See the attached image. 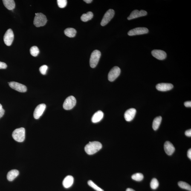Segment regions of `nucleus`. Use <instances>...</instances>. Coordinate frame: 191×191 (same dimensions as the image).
Masks as SVG:
<instances>
[{
  "label": "nucleus",
  "mask_w": 191,
  "mask_h": 191,
  "mask_svg": "<svg viewBox=\"0 0 191 191\" xmlns=\"http://www.w3.org/2000/svg\"><path fill=\"white\" fill-rule=\"evenodd\" d=\"M88 185L90 186V187L94 189L96 191H104L103 189H101L99 187V186L96 185L95 183H94L92 181H91V180H90V181H88Z\"/></svg>",
  "instance_id": "bb28decb"
},
{
  "label": "nucleus",
  "mask_w": 191,
  "mask_h": 191,
  "mask_svg": "<svg viewBox=\"0 0 191 191\" xmlns=\"http://www.w3.org/2000/svg\"><path fill=\"white\" fill-rule=\"evenodd\" d=\"M14 39V34L13 30L11 29H9L6 32L4 36V43L7 46H10L11 45Z\"/></svg>",
  "instance_id": "6e6552de"
},
{
  "label": "nucleus",
  "mask_w": 191,
  "mask_h": 191,
  "mask_svg": "<svg viewBox=\"0 0 191 191\" xmlns=\"http://www.w3.org/2000/svg\"><path fill=\"white\" fill-rule=\"evenodd\" d=\"M5 7L9 10H13L15 8V4L13 0H3Z\"/></svg>",
  "instance_id": "aec40b11"
},
{
  "label": "nucleus",
  "mask_w": 191,
  "mask_h": 191,
  "mask_svg": "<svg viewBox=\"0 0 191 191\" xmlns=\"http://www.w3.org/2000/svg\"><path fill=\"white\" fill-rule=\"evenodd\" d=\"M46 105L45 104H41L38 105L35 109L34 112V117L35 119H38L42 115L46 109Z\"/></svg>",
  "instance_id": "9b49d317"
},
{
  "label": "nucleus",
  "mask_w": 191,
  "mask_h": 191,
  "mask_svg": "<svg viewBox=\"0 0 191 191\" xmlns=\"http://www.w3.org/2000/svg\"><path fill=\"white\" fill-rule=\"evenodd\" d=\"M10 88L21 92H24L27 91L26 86L18 82H8Z\"/></svg>",
  "instance_id": "1a4fd4ad"
},
{
  "label": "nucleus",
  "mask_w": 191,
  "mask_h": 191,
  "mask_svg": "<svg viewBox=\"0 0 191 191\" xmlns=\"http://www.w3.org/2000/svg\"><path fill=\"white\" fill-rule=\"evenodd\" d=\"M2 109V105H1V104H0V110H1V109Z\"/></svg>",
  "instance_id": "4c0bfd02"
},
{
  "label": "nucleus",
  "mask_w": 191,
  "mask_h": 191,
  "mask_svg": "<svg viewBox=\"0 0 191 191\" xmlns=\"http://www.w3.org/2000/svg\"><path fill=\"white\" fill-rule=\"evenodd\" d=\"M178 185L182 189L191 191V186L185 182L180 181L178 183Z\"/></svg>",
  "instance_id": "b1692460"
},
{
  "label": "nucleus",
  "mask_w": 191,
  "mask_h": 191,
  "mask_svg": "<svg viewBox=\"0 0 191 191\" xmlns=\"http://www.w3.org/2000/svg\"><path fill=\"white\" fill-rule=\"evenodd\" d=\"M126 191H135L134 189L131 188H128L126 189Z\"/></svg>",
  "instance_id": "e433bc0d"
},
{
  "label": "nucleus",
  "mask_w": 191,
  "mask_h": 191,
  "mask_svg": "<svg viewBox=\"0 0 191 191\" xmlns=\"http://www.w3.org/2000/svg\"><path fill=\"white\" fill-rule=\"evenodd\" d=\"M143 175L141 173H136L134 174L132 176V179L137 181H140L143 180Z\"/></svg>",
  "instance_id": "a878e982"
},
{
  "label": "nucleus",
  "mask_w": 191,
  "mask_h": 191,
  "mask_svg": "<svg viewBox=\"0 0 191 191\" xmlns=\"http://www.w3.org/2000/svg\"><path fill=\"white\" fill-rule=\"evenodd\" d=\"M153 56L159 60H163L167 57L165 52L160 50H154L152 51Z\"/></svg>",
  "instance_id": "ddd939ff"
},
{
  "label": "nucleus",
  "mask_w": 191,
  "mask_h": 191,
  "mask_svg": "<svg viewBox=\"0 0 191 191\" xmlns=\"http://www.w3.org/2000/svg\"><path fill=\"white\" fill-rule=\"evenodd\" d=\"M187 156L188 157L189 159H190L191 160V149H189V150L188 151L187 153Z\"/></svg>",
  "instance_id": "f704fd0d"
},
{
  "label": "nucleus",
  "mask_w": 191,
  "mask_h": 191,
  "mask_svg": "<svg viewBox=\"0 0 191 191\" xmlns=\"http://www.w3.org/2000/svg\"><path fill=\"white\" fill-rule=\"evenodd\" d=\"M185 106L187 107H191V102L190 101H186L184 103Z\"/></svg>",
  "instance_id": "473e14b6"
},
{
  "label": "nucleus",
  "mask_w": 191,
  "mask_h": 191,
  "mask_svg": "<svg viewBox=\"0 0 191 191\" xmlns=\"http://www.w3.org/2000/svg\"><path fill=\"white\" fill-rule=\"evenodd\" d=\"M93 13L92 12L89 11L86 13H84L81 17V20L83 22H87L91 20L93 17Z\"/></svg>",
  "instance_id": "5701e85b"
},
{
  "label": "nucleus",
  "mask_w": 191,
  "mask_h": 191,
  "mask_svg": "<svg viewBox=\"0 0 191 191\" xmlns=\"http://www.w3.org/2000/svg\"><path fill=\"white\" fill-rule=\"evenodd\" d=\"M164 148L165 152L169 155H171L175 150L173 145L170 142L168 141L165 143Z\"/></svg>",
  "instance_id": "dca6fc26"
},
{
  "label": "nucleus",
  "mask_w": 191,
  "mask_h": 191,
  "mask_svg": "<svg viewBox=\"0 0 191 191\" xmlns=\"http://www.w3.org/2000/svg\"><path fill=\"white\" fill-rule=\"evenodd\" d=\"M7 67V65L5 63L0 62V69H5Z\"/></svg>",
  "instance_id": "7c9ffc66"
},
{
  "label": "nucleus",
  "mask_w": 191,
  "mask_h": 191,
  "mask_svg": "<svg viewBox=\"0 0 191 191\" xmlns=\"http://www.w3.org/2000/svg\"><path fill=\"white\" fill-rule=\"evenodd\" d=\"M136 113V110L134 108H130L127 110L124 114L125 120L127 121H130L134 118Z\"/></svg>",
  "instance_id": "4468645a"
},
{
  "label": "nucleus",
  "mask_w": 191,
  "mask_h": 191,
  "mask_svg": "<svg viewBox=\"0 0 191 191\" xmlns=\"http://www.w3.org/2000/svg\"><path fill=\"white\" fill-rule=\"evenodd\" d=\"M150 186L152 189L154 190L157 189L159 186V183L158 180L156 178H153L151 182Z\"/></svg>",
  "instance_id": "cd10ccee"
},
{
  "label": "nucleus",
  "mask_w": 191,
  "mask_h": 191,
  "mask_svg": "<svg viewBox=\"0 0 191 191\" xmlns=\"http://www.w3.org/2000/svg\"><path fill=\"white\" fill-rule=\"evenodd\" d=\"M76 102V99L74 96H69L67 98L64 102L63 108L66 110L71 109L75 106Z\"/></svg>",
  "instance_id": "39448f33"
},
{
  "label": "nucleus",
  "mask_w": 191,
  "mask_h": 191,
  "mask_svg": "<svg viewBox=\"0 0 191 191\" xmlns=\"http://www.w3.org/2000/svg\"><path fill=\"white\" fill-rule=\"evenodd\" d=\"M84 1L87 3L89 4L90 3L92 2V0H84Z\"/></svg>",
  "instance_id": "c9c22d12"
},
{
  "label": "nucleus",
  "mask_w": 191,
  "mask_h": 191,
  "mask_svg": "<svg viewBox=\"0 0 191 191\" xmlns=\"http://www.w3.org/2000/svg\"><path fill=\"white\" fill-rule=\"evenodd\" d=\"M74 183V178L69 175L65 177L63 181V185L65 188H68L72 186Z\"/></svg>",
  "instance_id": "f3484780"
},
{
  "label": "nucleus",
  "mask_w": 191,
  "mask_h": 191,
  "mask_svg": "<svg viewBox=\"0 0 191 191\" xmlns=\"http://www.w3.org/2000/svg\"><path fill=\"white\" fill-rule=\"evenodd\" d=\"M103 116L104 114L102 111H97L94 114L92 117V121L94 123H98L103 118Z\"/></svg>",
  "instance_id": "a211bd4d"
},
{
  "label": "nucleus",
  "mask_w": 191,
  "mask_h": 191,
  "mask_svg": "<svg viewBox=\"0 0 191 191\" xmlns=\"http://www.w3.org/2000/svg\"><path fill=\"white\" fill-rule=\"evenodd\" d=\"M34 24L36 27L43 26L46 24L47 20L46 17L43 13H35Z\"/></svg>",
  "instance_id": "7ed1b4c3"
},
{
  "label": "nucleus",
  "mask_w": 191,
  "mask_h": 191,
  "mask_svg": "<svg viewBox=\"0 0 191 191\" xmlns=\"http://www.w3.org/2000/svg\"><path fill=\"white\" fill-rule=\"evenodd\" d=\"M19 172L16 169H12L7 174V178L9 181H13L19 175Z\"/></svg>",
  "instance_id": "6ab92c4d"
},
{
  "label": "nucleus",
  "mask_w": 191,
  "mask_h": 191,
  "mask_svg": "<svg viewBox=\"0 0 191 191\" xmlns=\"http://www.w3.org/2000/svg\"><path fill=\"white\" fill-rule=\"evenodd\" d=\"M121 70L118 67L115 66L111 69L108 75V80L110 82H113L119 76Z\"/></svg>",
  "instance_id": "423d86ee"
},
{
  "label": "nucleus",
  "mask_w": 191,
  "mask_h": 191,
  "mask_svg": "<svg viewBox=\"0 0 191 191\" xmlns=\"http://www.w3.org/2000/svg\"><path fill=\"white\" fill-rule=\"evenodd\" d=\"M4 113H5V111L2 108V109L0 110V118L2 117L4 115Z\"/></svg>",
  "instance_id": "72a5a7b5"
},
{
  "label": "nucleus",
  "mask_w": 191,
  "mask_h": 191,
  "mask_svg": "<svg viewBox=\"0 0 191 191\" xmlns=\"http://www.w3.org/2000/svg\"><path fill=\"white\" fill-rule=\"evenodd\" d=\"M48 67L47 65H44L41 66L39 68V71L41 74L43 75H45L47 73V71L48 70Z\"/></svg>",
  "instance_id": "c756f323"
},
{
  "label": "nucleus",
  "mask_w": 191,
  "mask_h": 191,
  "mask_svg": "<svg viewBox=\"0 0 191 191\" xmlns=\"http://www.w3.org/2000/svg\"><path fill=\"white\" fill-rule=\"evenodd\" d=\"M162 121V117L161 116L157 117L154 119L153 123V128L154 130L156 131L158 129L161 124Z\"/></svg>",
  "instance_id": "412c9836"
},
{
  "label": "nucleus",
  "mask_w": 191,
  "mask_h": 191,
  "mask_svg": "<svg viewBox=\"0 0 191 191\" xmlns=\"http://www.w3.org/2000/svg\"><path fill=\"white\" fill-rule=\"evenodd\" d=\"M149 32L148 29L145 27H137L132 29L128 32L129 36H135V35H141L148 33Z\"/></svg>",
  "instance_id": "9d476101"
},
{
  "label": "nucleus",
  "mask_w": 191,
  "mask_h": 191,
  "mask_svg": "<svg viewBox=\"0 0 191 191\" xmlns=\"http://www.w3.org/2000/svg\"><path fill=\"white\" fill-rule=\"evenodd\" d=\"M12 137L15 140L21 142L24 141L25 138V130L23 128L15 129L12 134Z\"/></svg>",
  "instance_id": "f03ea898"
},
{
  "label": "nucleus",
  "mask_w": 191,
  "mask_h": 191,
  "mask_svg": "<svg viewBox=\"0 0 191 191\" xmlns=\"http://www.w3.org/2000/svg\"><path fill=\"white\" fill-rule=\"evenodd\" d=\"M57 3L58 6L60 8H64L67 5V1L66 0H57Z\"/></svg>",
  "instance_id": "c85d7f7f"
},
{
  "label": "nucleus",
  "mask_w": 191,
  "mask_h": 191,
  "mask_svg": "<svg viewBox=\"0 0 191 191\" xmlns=\"http://www.w3.org/2000/svg\"><path fill=\"white\" fill-rule=\"evenodd\" d=\"M101 56V53L99 50H96L92 52L90 60V65L91 68H94L97 66Z\"/></svg>",
  "instance_id": "20e7f679"
},
{
  "label": "nucleus",
  "mask_w": 191,
  "mask_h": 191,
  "mask_svg": "<svg viewBox=\"0 0 191 191\" xmlns=\"http://www.w3.org/2000/svg\"><path fill=\"white\" fill-rule=\"evenodd\" d=\"M65 34L70 38L74 37L76 36V31L75 29L72 28H67L64 31Z\"/></svg>",
  "instance_id": "4be33fe9"
},
{
  "label": "nucleus",
  "mask_w": 191,
  "mask_h": 191,
  "mask_svg": "<svg viewBox=\"0 0 191 191\" xmlns=\"http://www.w3.org/2000/svg\"><path fill=\"white\" fill-rule=\"evenodd\" d=\"M173 85L170 83H161L158 84L156 86L158 90L161 91H166L170 90L173 88Z\"/></svg>",
  "instance_id": "2eb2a0df"
},
{
  "label": "nucleus",
  "mask_w": 191,
  "mask_h": 191,
  "mask_svg": "<svg viewBox=\"0 0 191 191\" xmlns=\"http://www.w3.org/2000/svg\"><path fill=\"white\" fill-rule=\"evenodd\" d=\"M185 135L186 136L190 137L191 136V130L189 129L185 132Z\"/></svg>",
  "instance_id": "2f4dec72"
},
{
  "label": "nucleus",
  "mask_w": 191,
  "mask_h": 191,
  "mask_svg": "<svg viewBox=\"0 0 191 191\" xmlns=\"http://www.w3.org/2000/svg\"><path fill=\"white\" fill-rule=\"evenodd\" d=\"M114 14L115 11L111 9L108 10L103 16L101 22V25L104 26L107 24L113 18Z\"/></svg>",
  "instance_id": "0eeeda50"
},
{
  "label": "nucleus",
  "mask_w": 191,
  "mask_h": 191,
  "mask_svg": "<svg viewBox=\"0 0 191 191\" xmlns=\"http://www.w3.org/2000/svg\"><path fill=\"white\" fill-rule=\"evenodd\" d=\"M102 147V144L98 141L90 142L85 147V150L88 155H92L98 152Z\"/></svg>",
  "instance_id": "f257e3e1"
},
{
  "label": "nucleus",
  "mask_w": 191,
  "mask_h": 191,
  "mask_svg": "<svg viewBox=\"0 0 191 191\" xmlns=\"http://www.w3.org/2000/svg\"><path fill=\"white\" fill-rule=\"evenodd\" d=\"M147 14V12L144 10L139 11L135 10L132 12L130 16L128 18V20H131L140 17L146 16Z\"/></svg>",
  "instance_id": "f8f14e48"
},
{
  "label": "nucleus",
  "mask_w": 191,
  "mask_h": 191,
  "mask_svg": "<svg viewBox=\"0 0 191 191\" xmlns=\"http://www.w3.org/2000/svg\"><path fill=\"white\" fill-rule=\"evenodd\" d=\"M30 52L32 56L36 57L39 54V50L37 47L33 46L30 48Z\"/></svg>",
  "instance_id": "393cba45"
}]
</instances>
